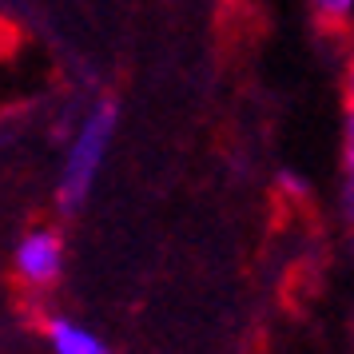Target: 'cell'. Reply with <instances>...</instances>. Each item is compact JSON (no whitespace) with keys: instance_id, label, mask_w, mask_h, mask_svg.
I'll list each match as a JSON object with an SVG mask.
<instances>
[{"instance_id":"3957f363","label":"cell","mask_w":354,"mask_h":354,"mask_svg":"<svg viewBox=\"0 0 354 354\" xmlns=\"http://www.w3.org/2000/svg\"><path fill=\"white\" fill-rule=\"evenodd\" d=\"M48 342H52V351H60V354H104L108 351L92 330H84V326H76L68 319L48 322Z\"/></svg>"},{"instance_id":"5b68a950","label":"cell","mask_w":354,"mask_h":354,"mask_svg":"<svg viewBox=\"0 0 354 354\" xmlns=\"http://www.w3.org/2000/svg\"><path fill=\"white\" fill-rule=\"evenodd\" d=\"M346 171L354 176V68L346 80Z\"/></svg>"},{"instance_id":"8992f818","label":"cell","mask_w":354,"mask_h":354,"mask_svg":"<svg viewBox=\"0 0 354 354\" xmlns=\"http://www.w3.org/2000/svg\"><path fill=\"white\" fill-rule=\"evenodd\" d=\"M342 211H346V219L354 223V176H351V183H346V192H342Z\"/></svg>"},{"instance_id":"277c9868","label":"cell","mask_w":354,"mask_h":354,"mask_svg":"<svg viewBox=\"0 0 354 354\" xmlns=\"http://www.w3.org/2000/svg\"><path fill=\"white\" fill-rule=\"evenodd\" d=\"M315 17L326 20V24H342V20L354 12V0H310Z\"/></svg>"},{"instance_id":"7a4b0ae2","label":"cell","mask_w":354,"mask_h":354,"mask_svg":"<svg viewBox=\"0 0 354 354\" xmlns=\"http://www.w3.org/2000/svg\"><path fill=\"white\" fill-rule=\"evenodd\" d=\"M17 271L32 287L56 283L60 271H64V243H60V235L56 231H28L17 247Z\"/></svg>"},{"instance_id":"6da1fadb","label":"cell","mask_w":354,"mask_h":354,"mask_svg":"<svg viewBox=\"0 0 354 354\" xmlns=\"http://www.w3.org/2000/svg\"><path fill=\"white\" fill-rule=\"evenodd\" d=\"M115 120H120V108L112 100H100L96 108L88 112V120L80 124L76 140H72V151L64 160V176H60V207L64 211H80L84 199L92 195L100 163H104L108 144H112Z\"/></svg>"}]
</instances>
